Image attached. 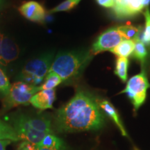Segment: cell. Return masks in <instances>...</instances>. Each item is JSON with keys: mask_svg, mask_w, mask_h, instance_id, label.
I'll use <instances>...</instances> for the list:
<instances>
[{"mask_svg": "<svg viewBox=\"0 0 150 150\" xmlns=\"http://www.w3.org/2000/svg\"><path fill=\"white\" fill-rule=\"evenodd\" d=\"M81 1V0H65L58 5L57 6H56L55 8L49 11L48 13H54L62 12V11H70L74 8Z\"/></svg>", "mask_w": 150, "mask_h": 150, "instance_id": "obj_21", "label": "cell"}, {"mask_svg": "<svg viewBox=\"0 0 150 150\" xmlns=\"http://www.w3.org/2000/svg\"><path fill=\"white\" fill-rule=\"evenodd\" d=\"M134 47V40H123L115 47L110 50V52L117 56V57L127 58L132 54Z\"/></svg>", "mask_w": 150, "mask_h": 150, "instance_id": "obj_14", "label": "cell"}, {"mask_svg": "<svg viewBox=\"0 0 150 150\" xmlns=\"http://www.w3.org/2000/svg\"><path fill=\"white\" fill-rule=\"evenodd\" d=\"M10 140H0V150H6V146L11 143Z\"/></svg>", "mask_w": 150, "mask_h": 150, "instance_id": "obj_26", "label": "cell"}, {"mask_svg": "<svg viewBox=\"0 0 150 150\" xmlns=\"http://www.w3.org/2000/svg\"><path fill=\"white\" fill-rule=\"evenodd\" d=\"M45 79V83L40 86V91L54 89L56 86L63 83V80L61 76L54 72H49Z\"/></svg>", "mask_w": 150, "mask_h": 150, "instance_id": "obj_18", "label": "cell"}, {"mask_svg": "<svg viewBox=\"0 0 150 150\" xmlns=\"http://www.w3.org/2000/svg\"><path fill=\"white\" fill-rule=\"evenodd\" d=\"M5 5V0H0V11L4 8Z\"/></svg>", "mask_w": 150, "mask_h": 150, "instance_id": "obj_30", "label": "cell"}, {"mask_svg": "<svg viewBox=\"0 0 150 150\" xmlns=\"http://www.w3.org/2000/svg\"><path fill=\"white\" fill-rule=\"evenodd\" d=\"M18 150H38L35 145L28 141H24L18 147Z\"/></svg>", "mask_w": 150, "mask_h": 150, "instance_id": "obj_24", "label": "cell"}, {"mask_svg": "<svg viewBox=\"0 0 150 150\" xmlns=\"http://www.w3.org/2000/svg\"><path fill=\"white\" fill-rule=\"evenodd\" d=\"M149 88L145 71L142 70L141 72L132 76L127 81L126 87L121 93L127 94L136 111L145 102L147 91Z\"/></svg>", "mask_w": 150, "mask_h": 150, "instance_id": "obj_5", "label": "cell"}, {"mask_svg": "<svg viewBox=\"0 0 150 150\" xmlns=\"http://www.w3.org/2000/svg\"><path fill=\"white\" fill-rule=\"evenodd\" d=\"M117 27L125 40H135L141 33V28L132 25H122Z\"/></svg>", "mask_w": 150, "mask_h": 150, "instance_id": "obj_20", "label": "cell"}, {"mask_svg": "<svg viewBox=\"0 0 150 150\" xmlns=\"http://www.w3.org/2000/svg\"><path fill=\"white\" fill-rule=\"evenodd\" d=\"M0 140H10L17 142L20 140L13 127L8 122L4 121L0 119Z\"/></svg>", "mask_w": 150, "mask_h": 150, "instance_id": "obj_15", "label": "cell"}, {"mask_svg": "<svg viewBox=\"0 0 150 150\" xmlns=\"http://www.w3.org/2000/svg\"><path fill=\"white\" fill-rule=\"evenodd\" d=\"M28 121L31 126L35 130L52 134L51 120L45 115L30 116L27 115Z\"/></svg>", "mask_w": 150, "mask_h": 150, "instance_id": "obj_13", "label": "cell"}, {"mask_svg": "<svg viewBox=\"0 0 150 150\" xmlns=\"http://www.w3.org/2000/svg\"><path fill=\"white\" fill-rule=\"evenodd\" d=\"M129 59L125 57H117L115 63V74L123 82H126L128 78Z\"/></svg>", "mask_w": 150, "mask_h": 150, "instance_id": "obj_17", "label": "cell"}, {"mask_svg": "<svg viewBox=\"0 0 150 150\" xmlns=\"http://www.w3.org/2000/svg\"><path fill=\"white\" fill-rule=\"evenodd\" d=\"M10 81L3 68L0 66V94L6 97L10 91Z\"/></svg>", "mask_w": 150, "mask_h": 150, "instance_id": "obj_23", "label": "cell"}, {"mask_svg": "<svg viewBox=\"0 0 150 150\" xmlns=\"http://www.w3.org/2000/svg\"><path fill=\"white\" fill-rule=\"evenodd\" d=\"M135 47L133 52L132 55L138 61H139L141 64L145 63L146 57L147 56V50L145 45V43L140 40L139 38H136L135 39Z\"/></svg>", "mask_w": 150, "mask_h": 150, "instance_id": "obj_19", "label": "cell"}, {"mask_svg": "<svg viewBox=\"0 0 150 150\" xmlns=\"http://www.w3.org/2000/svg\"><path fill=\"white\" fill-rule=\"evenodd\" d=\"M145 9L140 0H115L112 11L117 18L136 16Z\"/></svg>", "mask_w": 150, "mask_h": 150, "instance_id": "obj_8", "label": "cell"}, {"mask_svg": "<svg viewBox=\"0 0 150 150\" xmlns=\"http://www.w3.org/2000/svg\"><path fill=\"white\" fill-rule=\"evenodd\" d=\"M20 50L10 38L4 35L1 47V67H6L18 58Z\"/></svg>", "mask_w": 150, "mask_h": 150, "instance_id": "obj_10", "label": "cell"}, {"mask_svg": "<svg viewBox=\"0 0 150 150\" xmlns=\"http://www.w3.org/2000/svg\"><path fill=\"white\" fill-rule=\"evenodd\" d=\"M93 56L88 50L60 52L56 56L50 72L59 75L64 83H72L82 76Z\"/></svg>", "mask_w": 150, "mask_h": 150, "instance_id": "obj_2", "label": "cell"}, {"mask_svg": "<svg viewBox=\"0 0 150 150\" xmlns=\"http://www.w3.org/2000/svg\"><path fill=\"white\" fill-rule=\"evenodd\" d=\"M149 50H150V47H149Z\"/></svg>", "mask_w": 150, "mask_h": 150, "instance_id": "obj_31", "label": "cell"}, {"mask_svg": "<svg viewBox=\"0 0 150 150\" xmlns=\"http://www.w3.org/2000/svg\"><path fill=\"white\" fill-rule=\"evenodd\" d=\"M56 99L55 89L42 90L38 92L31 97L30 104L40 110L53 108V103Z\"/></svg>", "mask_w": 150, "mask_h": 150, "instance_id": "obj_11", "label": "cell"}, {"mask_svg": "<svg viewBox=\"0 0 150 150\" xmlns=\"http://www.w3.org/2000/svg\"><path fill=\"white\" fill-rule=\"evenodd\" d=\"M144 16L145 18V28L142 34L141 33L138 35V38L146 44L150 43V11L149 8H146L144 13Z\"/></svg>", "mask_w": 150, "mask_h": 150, "instance_id": "obj_22", "label": "cell"}, {"mask_svg": "<svg viewBox=\"0 0 150 150\" xmlns=\"http://www.w3.org/2000/svg\"><path fill=\"white\" fill-rule=\"evenodd\" d=\"M98 102L99 107L103 110V112L106 113V115H108L115 122L117 127L120 130L122 134L124 136H127V131L125 130V127H124L123 124L122 122L119 114H118L117 110L115 109V107L106 99H102V100H99L98 99Z\"/></svg>", "mask_w": 150, "mask_h": 150, "instance_id": "obj_12", "label": "cell"}, {"mask_svg": "<svg viewBox=\"0 0 150 150\" xmlns=\"http://www.w3.org/2000/svg\"><path fill=\"white\" fill-rule=\"evenodd\" d=\"M40 91V86H35L23 81H16L11 85L10 91L3 101L4 110L30 104L31 97Z\"/></svg>", "mask_w": 150, "mask_h": 150, "instance_id": "obj_4", "label": "cell"}, {"mask_svg": "<svg viewBox=\"0 0 150 150\" xmlns=\"http://www.w3.org/2000/svg\"><path fill=\"white\" fill-rule=\"evenodd\" d=\"M143 7L145 8H147L148 6L150 5V0H140Z\"/></svg>", "mask_w": 150, "mask_h": 150, "instance_id": "obj_27", "label": "cell"}, {"mask_svg": "<svg viewBox=\"0 0 150 150\" xmlns=\"http://www.w3.org/2000/svg\"><path fill=\"white\" fill-rule=\"evenodd\" d=\"M99 5L106 8H113L115 0H96Z\"/></svg>", "mask_w": 150, "mask_h": 150, "instance_id": "obj_25", "label": "cell"}, {"mask_svg": "<svg viewBox=\"0 0 150 150\" xmlns=\"http://www.w3.org/2000/svg\"><path fill=\"white\" fill-rule=\"evenodd\" d=\"M123 40L125 39L123 38L117 27L110 28L99 35L93 44L91 52L93 54H96L99 52L110 51Z\"/></svg>", "mask_w": 150, "mask_h": 150, "instance_id": "obj_7", "label": "cell"}, {"mask_svg": "<svg viewBox=\"0 0 150 150\" xmlns=\"http://www.w3.org/2000/svg\"><path fill=\"white\" fill-rule=\"evenodd\" d=\"M8 122L13 127L20 140H24L34 145H38L48 134L33 129L28 121L27 114H13L9 117Z\"/></svg>", "mask_w": 150, "mask_h": 150, "instance_id": "obj_6", "label": "cell"}, {"mask_svg": "<svg viewBox=\"0 0 150 150\" xmlns=\"http://www.w3.org/2000/svg\"><path fill=\"white\" fill-rule=\"evenodd\" d=\"M18 11L22 16L29 21L43 24L45 20V9L38 1H25L20 6Z\"/></svg>", "mask_w": 150, "mask_h": 150, "instance_id": "obj_9", "label": "cell"}, {"mask_svg": "<svg viewBox=\"0 0 150 150\" xmlns=\"http://www.w3.org/2000/svg\"><path fill=\"white\" fill-rule=\"evenodd\" d=\"M54 58V53L48 52L31 60L17 75L16 79L35 86H40L38 85L42 83L50 72Z\"/></svg>", "mask_w": 150, "mask_h": 150, "instance_id": "obj_3", "label": "cell"}, {"mask_svg": "<svg viewBox=\"0 0 150 150\" xmlns=\"http://www.w3.org/2000/svg\"><path fill=\"white\" fill-rule=\"evenodd\" d=\"M56 126L61 132L97 130L105 117L98 99L89 92L78 90L74 96L56 111Z\"/></svg>", "mask_w": 150, "mask_h": 150, "instance_id": "obj_1", "label": "cell"}, {"mask_svg": "<svg viewBox=\"0 0 150 150\" xmlns=\"http://www.w3.org/2000/svg\"><path fill=\"white\" fill-rule=\"evenodd\" d=\"M38 150H66L65 149H50V148H45V147H38L37 148Z\"/></svg>", "mask_w": 150, "mask_h": 150, "instance_id": "obj_29", "label": "cell"}, {"mask_svg": "<svg viewBox=\"0 0 150 150\" xmlns=\"http://www.w3.org/2000/svg\"><path fill=\"white\" fill-rule=\"evenodd\" d=\"M35 147L36 148L45 147L56 149H63L65 148L62 140L53 134L47 135L38 145H35Z\"/></svg>", "mask_w": 150, "mask_h": 150, "instance_id": "obj_16", "label": "cell"}, {"mask_svg": "<svg viewBox=\"0 0 150 150\" xmlns=\"http://www.w3.org/2000/svg\"><path fill=\"white\" fill-rule=\"evenodd\" d=\"M3 34L0 32V66H1V41H2Z\"/></svg>", "mask_w": 150, "mask_h": 150, "instance_id": "obj_28", "label": "cell"}]
</instances>
